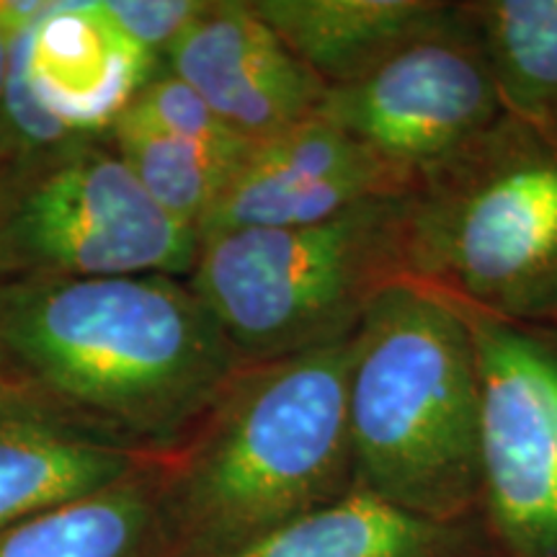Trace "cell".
I'll list each match as a JSON object with an SVG mask.
<instances>
[{
	"instance_id": "10",
	"label": "cell",
	"mask_w": 557,
	"mask_h": 557,
	"mask_svg": "<svg viewBox=\"0 0 557 557\" xmlns=\"http://www.w3.org/2000/svg\"><path fill=\"white\" fill-rule=\"evenodd\" d=\"M163 67L197 90L246 143L315 116L329 86L284 45L250 0H201Z\"/></svg>"
},
{
	"instance_id": "13",
	"label": "cell",
	"mask_w": 557,
	"mask_h": 557,
	"mask_svg": "<svg viewBox=\"0 0 557 557\" xmlns=\"http://www.w3.org/2000/svg\"><path fill=\"white\" fill-rule=\"evenodd\" d=\"M329 88L357 83L457 16L447 0H250Z\"/></svg>"
},
{
	"instance_id": "6",
	"label": "cell",
	"mask_w": 557,
	"mask_h": 557,
	"mask_svg": "<svg viewBox=\"0 0 557 557\" xmlns=\"http://www.w3.org/2000/svg\"><path fill=\"white\" fill-rule=\"evenodd\" d=\"M199 246L197 230L150 199L109 132L0 171V278H186Z\"/></svg>"
},
{
	"instance_id": "9",
	"label": "cell",
	"mask_w": 557,
	"mask_h": 557,
	"mask_svg": "<svg viewBox=\"0 0 557 557\" xmlns=\"http://www.w3.org/2000/svg\"><path fill=\"white\" fill-rule=\"evenodd\" d=\"M400 173L318 111L278 135L250 143L225 191L199 225V240L235 230L325 222L361 201L408 191Z\"/></svg>"
},
{
	"instance_id": "3",
	"label": "cell",
	"mask_w": 557,
	"mask_h": 557,
	"mask_svg": "<svg viewBox=\"0 0 557 557\" xmlns=\"http://www.w3.org/2000/svg\"><path fill=\"white\" fill-rule=\"evenodd\" d=\"M346 429L354 487L436 521L480 517V369L462 312L403 282L351 336Z\"/></svg>"
},
{
	"instance_id": "4",
	"label": "cell",
	"mask_w": 557,
	"mask_h": 557,
	"mask_svg": "<svg viewBox=\"0 0 557 557\" xmlns=\"http://www.w3.org/2000/svg\"><path fill=\"white\" fill-rule=\"evenodd\" d=\"M408 278L517 323H557V129L504 114L410 189Z\"/></svg>"
},
{
	"instance_id": "18",
	"label": "cell",
	"mask_w": 557,
	"mask_h": 557,
	"mask_svg": "<svg viewBox=\"0 0 557 557\" xmlns=\"http://www.w3.org/2000/svg\"><path fill=\"white\" fill-rule=\"evenodd\" d=\"M120 116L145 124L150 129L165 132V135L199 139V143H246L209 109V103L189 83L176 78L165 67L132 96V101L122 109Z\"/></svg>"
},
{
	"instance_id": "2",
	"label": "cell",
	"mask_w": 557,
	"mask_h": 557,
	"mask_svg": "<svg viewBox=\"0 0 557 557\" xmlns=\"http://www.w3.org/2000/svg\"><path fill=\"white\" fill-rule=\"evenodd\" d=\"M351 338L240 367L160 459L169 557H230L354 491Z\"/></svg>"
},
{
	"instance_id": "11",
	"label": "cell",
	"mask_w": 557,
	"mask_h": 557,
	"mask_svg": "<svg viewBox=\"0 0 557 557\" xmlns=\"http://www.w3.org/2000/svg\"><path fill=\"white\" fill-rule=\"evenodd\" d=\"M150 462L0 377V532L107 491Z\"/></svg>"
},
{
	"instance_id": "14",
	"label": "cell",
	"mask_w": 557,
	"mask_h": 557,
	"mask_svg": "<svg viewBox=\"0 0 557 557\" xmlns=\"http://www.w3.org/2000/svg\"><path fill=\"white\" fill-rule=\"evenodd\" d=\"M230 557H498L480 517L436 521L348 491Z\"/></svg>"
},
{
	"instance_id": "17",
	"label": "cell",
	"mask_w": 557,
	"mask_h": 557,
	"mask_svg": "<svg viewBox=\"0 0 557 557\" xmlns=\"http://www.w3.org/2000/svg\"><path fill=\"white\" fill-rule=\"evenodd\" d=\"M109 139L143 189L181 225L197 230L225 191L250 143L212 145L116 116Z\"/></svg>"
},
{
	"instance_id": "7",
	"label": "cell",
	"mask_w": 557,
	"mask_h": 557,
	"mask_svg": "<svg viewBox=\"0 0 557 557\" xmlns=\"http://www.w3.org/2000/svg\"><path fill=\"white\" fill-rule=\"evenodd\" d=\"M457 308L480 369V519L498 557H557V323Z\"/></svg>"
},
{
	"instance_id": "20",
	"label": "cell",
	"mask_w": 557,
	"mask_h": 557,
	"mask_svg": "<svg viewBox=\"0 0 557 557\" xmlns=\"http://www.w3.org/2000/svg\"><path fill=\"white\" fill-rule=\"evenodd\" d=\"M5 60H9V39L0 32V107H3V86H5Z\"/></svg>"
},
{
	"instance_id": "15",
	"label": "cell",
	"mask_w": 557,
	"mask_h": 557,
	"mask_svg": "<svg viewBox=\"0 0 557 557\" xmlns=\"http://www.w3.org/2000/svg\"><path fill=\"white\" fill-rule=\"evenodd\" d=\"M0 557H169L160 459L107 491L0 532Z\"/></svg>"
},
{
	"instance_id": "5",
	"label": "cell",
	"mask_w": 557,
	"mask_h": 557,
	"mask_svg": "<svg viewBox=\"0 0 557 557\" xmlns=\"http://www.w3.org/2000/svg\"><path fill=\"white\" fill-rule=\"evenodd\" d=\"M408 201L410 189L315 225L214 235L186 282L243 367L341 344L408 278Z\"/></svg>"
},
{
	"instance_id": "1",
	"label": "cell",
	"mask_w": 557,
	"mask_h": 557,
	"mask_svg": "<svg viewBox=\"0 0 557 557\" xmlns=\"http://www.w3.org/2000/svg\"><path fill=\"white\" fill-rule=\"evenodd\" d=\"M240 367L181 276L0 278V377L137 455L169 457Z\"/></svg>"
},
{
	"instance_id": "19",
	"label": "cell",
	"mask_w": 557,
	"mask_h": 557,
	"mask_svg": "<svg viewBox=\"0 0 557 557\" xmlns=\"http://www.w3.org/2000/svg\"><path fill=\"white\" fill-rule=\"evenodd\" d=\"M201 0H94V13L132 47L163 62Z\"/></svg>"
},
{
	"instance_id": "8",
	"label": "cell",
	"mask_w": 557,
	"mask_h": 557,
	"mask_svg": "<svg viewBox=\"0 0 557 557\" xmlns=\"http://www.w3.org/2000/svg\"><path fill=\"white\" fill-rule=\"evenodd\" d=\"M329 116L410 186L506 114L462 5L442 32L413 41L357 83L329 88Z\"/></svg>"
},
{
	"instance_id": "12",
	"label": "cell",
	"mask_w": 557,
	"mask_h": 557,
	"mask_svg": "<svg viewBox=\"0 0 557 557\" xmlns=\"http://www.w3.org/2000/svg\"><path fill=\"white\" fill-rule=\"evenodd\" d=\"M26 83L34 101L70 132H109L132 96L163 70L94 13V3H52L21 29Z\"/></svg>"
},
{
	"instance_id": "16",
	"label": "cell",
	"mask_w": 557,
	"mask_h": 557,
	"mask_svg": "<svg viewBox=\"0 0 557 557\" xmlns=\"http://www.w3.org/2000/svg\"><path fill=\"white\" fill-rule=\"evenodd\" d=\"M506 114L557 129V0H459Z\"/></svg>"
}]
</instances>
